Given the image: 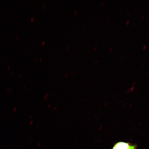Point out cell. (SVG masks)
<instances>
[{
  "mask_svg": "<svg viewBox=\"0 0 149 149\" xmlns=\"http://www.w3.org/2000/svg\"><path fill=\"white\" fill-rule=\"evenodd\" d=\"M120 13H119V16H120Z\"/></svg>",
  "mask_w": 149,
  "mask_h": 149,
  "instance_id": "obj_12",
  "label": "cell"
},
{
  "mask_svg": "<svg viewBox=\"0 0 149 149\" xmlns=\"http://www.w3.org/2000/svg\"><path fill=\"white\" fill-rule=\"evenodd\" d=\"M137 146L127 142L120 141L115 144L112 149H136Z\"/></svg>",
  "mask_w": 149,
  "mask_h": 149,
  "instance_id": "obj_1",
  "label": "cell"
},
{
  "mask_svg": "<svg viewBox=\"0 0 149 149\" xmlns=\"http://www.w3.org/2000/svg\"><path fill=\"white\" fill-rule=\"evenodd\" d=\"M113 47H111V48L110 49L109 51L110 52L113 49Z\"/></svg>",
  "mask_w": 149,
  "mask_h": 149,
  "instance_id": "obj_4",
  "label": "cell"
},
{
  "mask_svg": "<svg viewBox=\"0 0 149 149\" xmlns=\"http://www.w3.org/2000/svg\"><path fill=\"white\" fill-rule=\"evenodd\" d=\"M135 25V23H134L133 24V27H134Z\"/></svg>",
  "mask_w": 149,
  "mask_h": 149,
  "instance_id": "obj_7",
  "label": "cell"
},
{
  "mask_svg": "<svg viewBox=\"0 0 149 149\" xmlns=\"http://www.w3.org/2000/svg\"><path fill=\"white\" fill-rule=\"evenodd\" d=\"M123 55H122V56H121V57H120L121 59H122V58H123Z\"/></svg>",
  "mask_w": 149,
  "mask_h": 149,
  "instance_id": "obj_8",
  "label": "cell"
},
{
  "mask_svg": "<svg viewBox=\"0 0 149 149\" xmlns=\"http://www.w3.org/2000/svg\"><path fill=\"white\" fill-rule=\"evenodd\" d=\"M146 45L144 46L143 47V49L144 50H145V48H146Z\"/></svg>",
  "mask_w": 149,
  "mask_h": 149,
  "instance_id": "obj_2",
  "label": "cell"
},
{
  "mask_svg": "<svg viewBox=\"0 0 149 149\" xmlns=\"http://www.w3.org/2000/svg\"><path fill=\"white\" fill-rule=\"evenodd\" d=\"M144 16H143V17L142 18V20H143V19H144Z\"/></svg>",
  "mask_w": 149,
  "mask_h": 149,
  "instance_id": "obj_9",
  "label": "cell"
},
{
  "mask_svg": "<svg viewBox=\"0 0 149 149\" xmlns=\"http://www.w3.org/2000/svg\"><path fill=\"white\" fill-rule=\"evenodd\" d=\"M130 12H128L127 15V16H129V15L130 14Z\"/></svg>",
  "mask_w": 149,
  "mask_h": 149,
  "instance_id": "obj_6",
  "label": "cell"
},
{
  "mask_svg": "<svg viewBox=\"0 0 149 149\" xmlns=\"http://www.w3.org/2000/svg\"><path fill=\"white\" fill-rule=\"evenodd\" d=\"M109 17H107V19L108 20V19H109Z\"/></svg>",
  "mask_w": 149,
  "mask_h": 149,
  "instance_id": "obj_11",
  "label": "cell"
},
{
  "mask_svg": "<svg viewBox=\"0 0 149 149\" xmlns=\"http://www.w3.org/2000/svg\"><path fill=\"white\" fill-rule=\"evenodd\" d=\"M97 61H98V60H96V62H97Z\"/></svg>",
  "mask_w": 149,
  "mask_h": 149,
  "instance_id": "obj_10",
  "label": "cell"
},
{
  "mask_svg": "<svg viewBox=\"0 0 149 149\" xmlns=\"http://www.w3.org/2000/svg\"><path fill=\"white\" fill-rule=\"evenodd\" d=\"M129 21H130L129 20H127V21L126 23V25H128V23H129Z\"/></svg>",
  "mask_w": 149,
  "mask_h": 149,
  "instance_id": "obj_3",
  "label": "cell"
},
{
  "mask_svg": "<svg viewBox=\"0 0 149 149\" xmlns=\"http://www.w3.org/2000/svg\"><path fill=\"white\" fill-rule=\"evenodd\" d=\"M104 2L102 3L101 4V6L102 7L103 6V5L104 4Z\"/></svg>",
  "mask_w": 149,
  "mask_h": 149,
  "instance_id": "obj_5",
  "label": "cell"
}]
</instances>
